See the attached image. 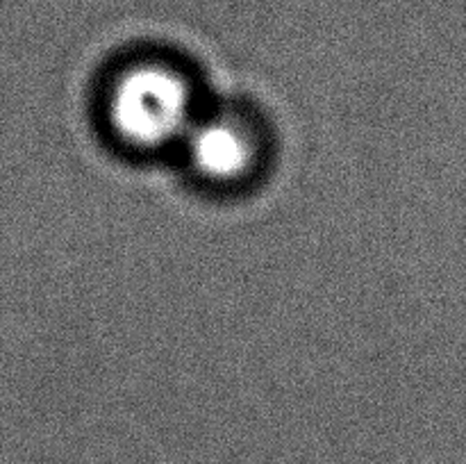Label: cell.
<instances>
[{"label": "cell", "instance_id": "cell-2", "mask_svg": "<svg viewBox=\"0 0 466 464\" xmlns=\"http://www.w3.org/2000/svg\"><path fill=\"white\" fill-rule=\"evenodd\" d=\"M180 153L196 180L212 187L244 185L262 164V132L237 109L200 112Z\"/></svg>", "mask_w": 466, "mask_h": 464}, {"label": "cell", "instance_id": "cell-1", "mask_svg": "<svg viewBox=\"0 0 466 464\" xmlns=\"http://www.w3.org/2000/svg\"><path fill=\"white\" fill-rule=\"evenodd\" d=\"M198 98L185 68L167 59H139L123 66L103 94L109 135L137 153L180 150L198 118Z\"/></svg>", "mask_w": 466, "mask_h": 464}]
</instances>
